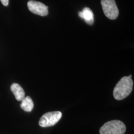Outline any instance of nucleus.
Instances as JSON below:
<instances>
[{"label": "nucleus", "instance_id": "9", "mask_svg": "<svg viewBox=\"0 0 134 134\" xmlns=\"http://www.w3.org/2000/svg\"><path fill=\"white\" fill-rule=\"evenodd\" d=\"M0 1L1 2L2 4L5 6H7L9 5V0H0Z\"/></svg>", "mask_w": 134, "mask_h": 134}, {"label": "nucleus", "instance_id": "1", "mask_svg": "<svg viewBox=\"0 0 134 134\" xmlns=\"http://www.w3.org/2000/svg\"><path fill=\"white\" fill-rule=\"evenodd\" d=\"M133 81L129 77H123L116 84L113 91L115 99L120 100L127 97L133 90Z\"/></svg>", "mask_w": 134, "mask_h": 134}, {"label": "nucleus", "instance_id": "8", "mask_svg": "<svg viewBox=\"0 0 134 134\" xmlns=\"http://www.w3.org/2000/svg\"><path fill=\"white\" fill-rule=\"evenodd\" d=\"M20 107L26 112L31 111L34 108V103L31 97L29 96L25 97L24 99L21 101Z\"/></svg>", "mask_w": 134, "mask_h": 134}, {"label": "nucleus", "instance_id": "7", "mask_svg": "<svg viewBox=\"0 0 134 134\" xmlns=\"http://www.w3.org/2000/svg\"><path fill=\"white\" fill-rule=\"evenodd\" d=\"M10 90L18 101H22L25 98V92L23 87L16 83H13L10 86Z\"/></svg>", "mask_w": 134, "mask_h": 134}, {"label": "nucleus", "instance_id": "2", "mask_svg": "<svg viewBox=\"0 0 134 134\" xmlns=\"http://www.w3.org/2000/svg\"><path fill=\"white\" fill-rule=\"evenodd\" d=\"M126 127L123 122L119 120H112L103 125L100 129V134H124Z\"/></svg>", "mask_w": 134, "mask_h": 134}, {"label": "nucleus", "instance_id": "3", "mask_svg": "<svg viewBox=\"0 0 134 134\" xmlns=\"http://www.w3.org/2000/svg\"><path fill=\"white\" fill-rule=\"evenodd\" d=\"M101 4L106 16L109 19H115L119 15V10L115 0H101Z\"/></svg>", "mask_w": 134, "mask_h": 134}, {"label": "nucleus", "instance_id": "6", "mask_svg": "<svg viewBox=\"0 0 134 134\" xmlns=\"http://www.w3.org/2000/svg\"><path fill=\"white\" fill-rule=\"evenodd\" d=\"M79 16L83 19L87 24L92 25L94 22V15L92 11L88 8H85L79 13Z\"/></svg>", "mask_w": 134, "mask_h": 134}, {"label": "nucleus", "instance_id": "4", "mask_svg": "<svg viewBox=\"0 0 134 134\" xmlns=\"http://www.w3.org/2000/svg\"><path fill=\"white\" fill-rule=\"evenodd\" d=\"M62 116V113L58 111L47 112L41 117L39 121V125L42 127L52 126L61 119Z\"/></svg>", "mask_w": 134, "mask_h": 134}, {"label": "nucleus", "instance_id": "5", "mask_svg": "<svg viewBox=\"0 0 134 134\" xmlns=\"http://www.w3.org/2000/svg\"><path fill=\"white\" fill-rule=\"evenodd\" d=\"M27 7L29 10L34 14L42 16L48 14V7L41 2L32 0L29 1L27 3Z\"/></svg>", "mask_w": 134, "mask_h": 134}]
</instances>
